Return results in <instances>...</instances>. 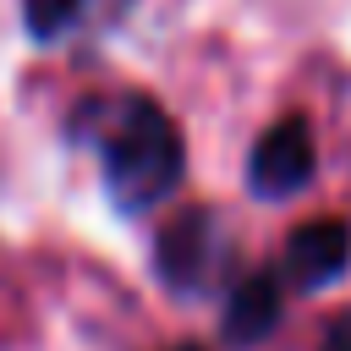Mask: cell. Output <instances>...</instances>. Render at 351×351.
<instances>
[{
  "label": "cell",
  "mask_w": 351,
  "mask_h": 351,
  "mask_svg": "<svg viewBox=\"0 0 351 351\" xmlns=\"http://www.w3.org/2000/svg\"><path fill=\"white\" fill-rule=\"evenodd\" d=\"M137 0H22V27L33 44L60 49V44H88L99 33H115Z\"/></svg>",
  "instance_id": "5b68a950"
},
{
  "label": "cell",
  "mask_w": 351,
  "mask_h": 351,
  "mask_svg": "<svg viewBox=\"0 0 351 351\" xmlns=\"http://www.w3.org/2000/svg\"><path fill=\"white\" fill-rule=\"evenodd\" d=\"M318 170V143H313V121L307 115H280L258 143H252V159H247V186L263 197V203H280V197H296Z\"/></svg>",
  "instance_id": "3957f363"
},
{
  "label": "cell",
  "mask_w": 351,
  "mask_h": 351,
  "mask_svg": "<svg viewBox=\"0 0 351 351\" xmlns=\"http://www.w3.org/2000/svg\"><path fill=\"white\" fill-rule=\"evenodd\" d=\"M351 269V225L324 214V219H307L285 236V252H280V285L291 291H324L335 285L340 274Z\"/></svg>",
  "instance_id": "277c9868"
},
{
  "label": "cell",
  "mask_w": 351,
  "mask_h": 351,
  "mask_svg": "<svg viewBox=\"0 0 351 351\" xmlns=\"http://www.w3.org/2000/svg\"><path fill=\"white\" fill-rule=\"evenodd\" d=\"M324 351H351V313H340L324 335Z\"/></svg>",
  "instance_id": "52a82bcc"
},
{
  "label": "cell",
  "mask_w": 351,
  "mask_h": 351,
  "mask_svg": "<svg viewBox=\"0 0 351 351\" xmlns=\"http://www.w3.org/2000/svg\"><path fill=\"white\" fill-rule=\"evenodd\" d=\"M176 351H203V346H176Z\"/></svg>",
  "instance_id": "ba28073f"
},
{
  "label": "cell",
  "mask_w": 351,
  "mask_h": 351,
  "mask_svg": "<svg viewBox=\"0 0 351 351\" xmlns=\"http://www.w3.org/2000/svg\"><path fill=\"white\" fill-rule=\"evenodd\" d=\"M77 137H93L104 192L121 214H143L165 203L186 176V143L170 110L148 93H110L77 110Z\"/></svg>",
  "instance_id": "6da1fadb"
},
{
  "label": "cell",
  "mask_w": 351,
  "mask_h": 351,
  "mask_svg": "<svg viewBox=\"0 0 351 351\" xmlns=\"http://www.w3.org/2000/svg\"><path fill=\"white\" fill-rule=\"evenodd\" d=\"M225 258H230V236L214 208H186L159 230V274L176 291H208Z\"/></svg>",
  "instance_id": "7a4b0ae2"
},
{
  "label": "cell",
  "mask_w": 351,
  "mask_h": 351,
  "mask_svg": "<svg viewBox=\"0 0 351 351\" xmlns=\"http://www.w3.org/2000/svg\"><path fill=\"white\" fill-rule=\"evenodd\" d=\"M280 313H285L280 274H274V269H258V274L236 280L230 296H225V340H230V346H258V340L274 335Z\"/></svg>",
  "instance_id": "8992f818"
}]
</instances>
